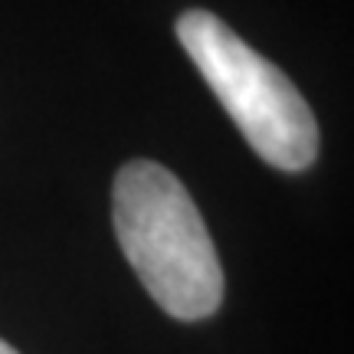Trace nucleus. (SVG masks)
Instances as JSON below:
<instances>
[{
  "label": "nucleus",
  "instance_id": "f257e3e1",
  "mask_svg": "<svg viewBox=\"0 0 354 354\" xmlns=\"http://www.w3.org/2000/svg\"><path fill=\"white\" fill-rule=\"evenodd\" d=\"M112 220L141 286L171 318L197 322L223 299V269L187 187L158 161H128L115 174Z\"/></svg>",
  "mask_w": 354,
  "mask_h": 354
},
{
  "label": "nucleus",
  "instance_id": "f03ea898",
  "mask_svg": "<svg viewBox=\"0 0 354 354\" xmlns=\"http://www.w3.org/2000/svg\"><path fill=\"white\" fill-rule=\"evenodd\" d=\"M177 39L263 161L279 171H305L315 161V115L279 66L246 46L210 10L180 13Z\"/></svg>",
  "mask_w": 354,
  "mask_h": 354
},
{
  "label": "nucleus",
  "instance_id": "7ed1b4c3",
  "mask_svg": "<svg viewBox=\"0 0 354 354\" xmlns=\"http://www.w3.org/2000/svg\"><path fill=\"white\" fill-rule=\"evenodd\" d=\"M0 354H17V351H13V348H10L7 342H0Z\"/></svg>",
  "mask_w": 354,
  "mask_h": 354
}]
</instances>
